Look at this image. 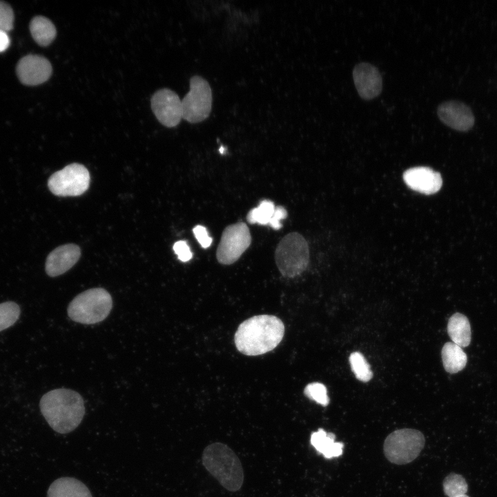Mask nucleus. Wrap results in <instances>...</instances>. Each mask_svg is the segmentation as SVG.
Segmentation results:
<instances>
[{
  "label": "nucleus",
  "mask_w": 497,
  "mask_h": 497,
  "mask_svg": "<svg viewBox=\"0 0 497 497\" xmlns=\"http://www.w3.org/2000/svg\"><path fill=\"white\" fill-rule=\"evenodd\" d=\"M10 45V38L6 31L0 30V52L5 51Z\"/></svg>",
  "instance_id": "nucleus-30"
},
{
  "label": "nucleus",
  "mask_w": 497,
  "mask_h": 497,
  "mask_svg": "<svg viewBox=\"0 0 497 497\" xmlns=\"http://www.w3.org/2000/svg\"><path fill=\"white\" fill-rule=\"evenodd\" d=\"M47 497H92L80 480L70 477L59 478L50 485Z\"/></svg>",
  "instance_id": "nucleus-16"
},
{
  "label": "nucleus",
  "mask_w": 497,
  "mask_h": 497,
  "mask_svg": "<svg viewBox=\"0 0 497 497\" xmlns=\"http://www.w3.org/2000/svg\"><path fill=\"white\" fill-rule=\"evenodd\" d=\"M275 206L273 202L264 199L259 206L251 209L246 217L250 224H269L275 211Z\"/></svg>",
  "instance_id": "nucleus-21"
},
{
  "label": "nucleus",
  "mask_w": 497,
  "mask_h": 497,
  "mask_svg": "<svg viewBox=\"0 0 497 497\" xmlns=\"http://www.w3.org/2000/svg\"><path fill=\"white\" fill-rule=\"evenodd\" d=\"M39 407L50 427L59 433L75 430L85 414L81 396L69 389L60 388L47 392L41 398Z\"/></svg>",
  "instance_id": "nucleus-2"
},
{
  "label": "nucleus",
  "mask_w": 497,
  "mask_h": 497,
  "mask_svg": "<svg viewBox=\"0 0 497 497\" xmlns=\"http://www.w3.org/2000/svg\"><path fill=\"white\" fill-rule=\"evenodd\" d=\"M403 179L410 188L425 195L437 193L442 185L440 174L425 166L407 170L403 174Z\"/></svg>",
  "instance_id": "nucleus-14"
},
{
  "label": "nucleus",
  "mask_w": 497,
  "mask_h": 497,
  "mask_svg": "<svg viewBox=\"0 0 497 497\" xmlns=\"http://www.w3.org/2000/svg\"><path fill=\"white\" fill-rule=\"evenodd\" d=\"M353 79L359 95L364 99H372L382 91L381 74L371 64L361 62L356 64L353 69Z\"/></svg>",
  "instance_id": "nucleus-12"
},
{
  "label": "nucleus",
  "mask_w": 497,
  "mask_h": 497,
  "mask_svg": "<svg viewBox=\"0 0 497 497\" xmlns=\"http://www.w3.org/2000/svg\"><path fill=\"white\" fill-rule=\"evenodd\" d=\"M351 370L356 378L362 382H368L373 377L369 364L360 352H353L349 356Z\"/></svg>",
  "instance_id": "nucleus-22"
},
{
  "label": "nucleus",
  "mask_w": 497,
  "mask_h": 497,
  "mask_svg": "<svg viewBox=\"0 0 497 497\" xmlns=\"http://www.w3.org/2000/svg\"><path fill=\"white\" fill-rule=\"evenodd\" d=\"M113 307L110 294L103 288H92L77 295L69 304V318L78 323L92 324L103 321Z\"/></svg>",
  "instance_id": "nucleus-4"
},
{
  "label": "nucleus",
  "mask_w": 497,
  "mask_h": 497,
  "mask_svg": "<svg viewBox=\"0 0 497 497\" xmlns=\"http://www.w3.org/2000/svg\"><path fill=\"white\" fill-rule=\"evenodd\" d=\"M20 315L19 305L11 301L0 304V331L11 327Z\"/></svg>",
  "instance_id": "nucleus-24"
},
{
  "label": "nucleus",
  "mask_w": 497,
  "mask_h": 497,
  "mask_svg": "<svg viewBox=\"0 0 497 497\" xmlns=\"http://www.w3.org/2000/svg\"><path fill=\"white\" fill-rule=\"evenodd\" d=\"M276 265L286 277L301 274L309 262V249L306 240L300 233L286 235L278 243L275 253Z\"/></svg>",
  "instance_id": "nucleus-5"
},
{
  "label": "nucleus",
  "mask_w": 497,
  "mask_h": 497,
  "mask_svg": "<svg viewBox=\"0 0 497 497\" xmlns=\"http://www.w3.org/2000/svg\"><path fill=\"white\" fill-rule=\"evenodd\" d=\"M81 251L78 246L68 244L53 250L46 262V271L50 277L61 275L72 268L79 260Z\"/></svg>",
  "instance_id": "nucleus-15"
},
{
  "label": "nucleus",
  "mask_w": 497,
  "mask_h": 497,
  "mask_svg": "<svg viewBox=\"0 0 497 497\" xmlns=\"http://www.w3.org/2000/svg\"><path fill=\"white\" fill-rule=\"evenodd\" d=\"M442 360L446 371L456 373L462 370L467 364V358L462 349L454 342L444 344L442 351Z\"/></svg>",
  "instance_id": "nucleus-19"
},
{
  "label": "nucleus",
  "mask_w": 497,
  "mask_h": 497,
  "mask_svg": "<svg viewBox=\"0 0 497 497\" xmlns=\"http://www.w3.org/2000/svg\"><path fill=\"white\" fill-rule=\"evenodd\" d=\"M284 326L271 315H259L242 322L235 334L237 350L246 355H259L274 349L282 341Z\"/></svg>",
  "instance_id": "nucleus-1"
},
{
  "label": "nucleus",
  "mask_w": 497,
  "mask_h": 497,
  "mask_svg": "<svg viewBox=\"0 0 497 497\" xmlns=\"http://www.w3.org/2000/svg\"><path fill=\"white\" fill-rule=\"evenodd\" d=\"M442 487L445 494L448 497L466 494L468 489L465 478L455 473H451L445 478Z\"/></svg>",
  "instance_id": "nucleus-23"
},
{
  "label": "nucleus",
  "mask_w": 497,
  "mask_h": 497,
  "mask_svg": "<svg viewBox=\"0 0 497 497\" xmlns=\"http://www.w3.org/2000/svg\"><path fill=\"white\" fill-rule=\"evenodd\" d=\"M425 445L423 433L414 429H400L389 434L383 445L384 454L391 463L405 465L414 460Z\"/></svg>",
  "instance_id": "nucleus-6"
},
{
  "label": "nucleus",
  "mask_w": 497,
  "mask_h": 497,
  "mask_svg": "<svg viewBox=\"0 0 497 497\" xmlns=\"http://www.w3.org/2000/svg\"><path fill=\"white\" fill-rule=\"evenodd\" d=\"M14 13L11 7L0 1V30L9 31L13 27Z\"/></svg>",
  "instance_id": "nucleus-26"
},
{
  "label": "nucleus",
  "mask_w": 497,
  "mask_h": 497,
  "mask_svg": "<svg viewBox=\"0 0 497 497\" xmlns=\"http://www.w3.org/2000/svg\"><path fill=\"white\" fill-rule=\"evenodd\" d=\"M30 30L34 40L41 46L50 44L57 35L52 22L43 16H37L31 20Z\"/></svg>",
  "instance_id": "nucleus-20"
},
{
  "label": "nucleus",
  "mask_w": 497,
  "mask_h": 497,
  "mask_svg": "<svg viewBox=\"0 0 497 497\" xmlns=\"http://www.w3.org/2000/svg\"><path fill=\"white\" fill-rule=\"evenodd\" d=\"M151 109L157 120L164 126H177L182 118V100L177 94L168 89L156 91L150 99Z\"/></svg>",
  "instance_id": "nucleus-10"
},
{
  "label": "nucleus",
  "mask_w": 497,
  "mask_h": 497,
  "mask_svg": "<svg viewBox=\"0 0 497 497\" xmlns=\"http://www.w3.org/2000/svg\"><path fill=\"white\" fill-rule=\"evenodd\" d=\"M251 242V233L245 223L240 222L228 225L223 231L217 246V261L225 265L234 263L248 248Z\"/></svg>",
  "instance_id": "nucleus-9"
},
{
  "label": "nucleus",
  "mask_w": 497,
  "mask_h": 497,
  "mask_svg": "<svg viewBox=\"0 0 497 497\" xmlns=\"http://www.w3.org/2000/svg\"><path fill=\"white\" fill-rule=\"evenodd\" d=\"M182 118L196 124L208 117L212 107V91L208 82L200 76L190 79V90L182 100Z\"/></svg>",
  "instance_id": "nucleus-7"
},
{
  "label": "nucleus",
  "mask_w": 497,
  "mask_h": 497,
  "mask_svg": "<svg viewBox=\"0 0 497 497\" xmlns=\"http://www.w3.org/2000/svg\"><path fill=\"white\" fill-rule=\"evenodd\" d=\"M287 217L286 210L281 206H277L275 208L274 213L269 223L271 228L274 230H279L282 228V225L280 221L285 219Z\"/></svg>",
  "instance_id": "nucleus-29"
},
{
  "label": "nucleus",
  "mask_w": 497,
  "mask_h": 497,
  "mask_svg": "<svg viewBox=\"0 0 497 497\" xmlns=\"http://www.w3.org/2000/svg\"><path fill=\"white\" fill-rule=\"evenodd\" d=\"M173 250L178 259L182 262H188L193 257V253L186 241L179 240L176 242L173 245Z\"/></svg>",
  "instance_id": "nucleus-27"
},
{
  "label": "nucleus",
  "mask_w": 497,
  "mask_h": 497,
  "mask_svg": "<svg viewBox=\"0 0 497 497\" xmlns=\"http://www.w3.org/2000/svg\"><path fill=\"white\" fill-rule=\"evenodd\" d=\"M440 120L446 126L458 131H467L474 125L475 118L471 108L456 100L441 103L437 108Z\"/></svg>",
  "instance_id": "nucleus-11"
},
{
  "label": "nucleus",
  "mask_w": 497,
  "mask_h": 497,
  "mask_svg": "<svg viewBox=\"0 0 497 497\" xmlns=\"http://www.w3.org/2000/svg\"><path fill=\"white\" fill-rule=\"evenodd\" d=\"M193 232L202 248H206L211 245L213 240L208 235V231L204 226H195L193 229Z\"/></svg>",
  "instance_id": "nucleus-28"
},
{
  "label": "nucleus",
  "mask_w": 497,
  "mask_h": 497,
  "mask_svg": "<svg viewBox=\"0 0 497 497\" xmlns=\"http://www.w3.org/2000/svg\"><path fill=\"white\" fill-rule=\"evenodd\" d=\"M52 71L50 61L39 55H27L21 59L17 66V74L19 80L28 86L44 83L50 77Z\"/></svg>",
  "instance_id": "nucleus-13"
},
{
  "label": "nucleus",
  "mask_w": 497,
  "mask_h": 497,
  "mask_svg": "<svg viewBox=\"0 0 497 497\" xmlns=\"http://www.w3.org/2000/svg\"><path fill=\"white\" fill-rule=\"evenodd\" d=\"M90 184V174L82 164L73 163L53 173L48 186L55 195L78 196L85 193Z\"/></svg>",
  "instance_id": "nucleus-8"
},
{
  "label": "nucleus",
  "mask_w": 497,
  "mask_h": 497,
  "mask_svg": "<svg viewBox=\"0 0 497 497\" xmlns=\"http://www.w3.org/2000/svg\"><path fill=\"white\" fill-rule=\"evenodd\" d=\"M454 497H469V496L466 494H462V495H459V496H454Z\"/></svg>",
  "instance_id": "nucleus-31"
},
{
  "label": "nucleus",
  "mask_w": 497,
  "mask_h": 497,
  "mask_svg": "<svg viewBox=\"0 0 497 497\" xmlns=\"http://www.w3.org/2000/svg\"><path fill=\"white\" fill-rule=\"evenodd\" d=\"M223 150H224V148H223V147H221V148H220V153H221L222 154L223 153Z\"/></svg>",
  "instance_id": "nucleus-32"
},
{
  "label": "nucleus",
  "mask_w": 497,
  "mask_h": 497,
  "mask_svg": "<svg viewBox=\"0 0 497 497\" xmlns=\"http://www.w3.org/2000/svg\"><path fill=\"white\" fill-rule=\"evenodd\" d=\"M304 395L309 399L326 407L329 403L326 387L320 382H312L306 386L304 390Z\"/></svg>",
  "instance_id": "nucleus-25"
},
{
  "label": "nucleus",
  "mask_w": 497,
  "mask_h": 497,
  "mask_svg": "<svg viewBox=\"0 0 497 497\" xmlns=\"http://www.w3.org/2000/svg\"><path fill=\"white\" fill-rule=\"evenodd\" d=\"M447 332L454 343L460 347H467L471 342V327L467 318L456 313L449 318Z\"/></svg>",
  "instance_id": "nucleus-18"
},
{
  "label": "nucleus",
  "mask_w": 497,
  "mask_h": 497,
  "mask_svg": "<svg viewBox=\"0 0 497 497\" xmlns=\"http://www.w3.org/2000/svg\"><path fill=\"white\" fill-rule=\"evenodd\" d=\"M335 435L327 432L322 428L311 434L310 443L315 449L322 454L325 458L339 457L343 453L344 444L335 442Z\"/></svg>",
  "instance_id": "nucleus-17"
},
{
  "label": "nucleus",
  "mask_w": 497,
  "mask_h": 497,
  "mask_svg": "<svg viewBox=\"0 0 497 497\" xmlns=\"http://www.w3.org/2000/svg\"><path fill=\"white\" fill-rule=\"evenodd\" d=\"M206 469L229 491H239L244 483L242 462L233 450L224 443L215 442L207 445L202 453Z\"/></svg>",
  "instance_id": "nucleus-3"
}]
</instances>
